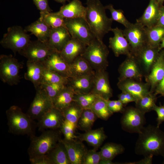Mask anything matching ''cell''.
<instances>
[{
    "label": "cell",
    "instance_id": "6",
    "mask_svg": "<svg viewBox=\"0 0 164 164\" xmlns=\"http://www.w3.org/2000/svg\"><path fill=\"white\" fill-rule=\"evenodd\" d=\"M21 26L9 27L3 35L0 43L4 48L11 50L14 53L19 52L30 42V36Z\"/></svg>",
    "mask_w": 164,
    "mask_h": 164
},
{
    "label": "cell",
    "instance_id": "7",
    "mask_svg": "<svg viewBox=\"0 0 164 164\" xmlns=\"http://www.w3.org/2000/svg\"><path fill=\"white\" fill-rule=\"evenodd\" d=\"M23 64L11 55L0 56V78L4 83L10 86L16 85L20 82V70Z\"/></svg>",
    "mask_w": 164,
    "mask_h": 164
},
{
    "label": "cell",
    "instance_id": "49",
    "mask_svg": "<svg viewBox=\"0 0 164 164\" xmlns=\"http://www.w3.org/2000/svg\"><path fill=\"white\" fill-rule=\"evenodd\" d=\"M156 25L164 26V5H163L160 8Z\"/></svg>",
    "mask_w": 164,
    "mask_h": 164
},
{
    "label": "cell",
    "instance_id": "48",
    "mask_svg": "<svg viewBox=\"0 0 164 164\" xmlns=\"http://www.w3.org/2000/svg\"><path fill=\"white\" fill-rule=\"evenodd\" d=\"M154 93L156 95L160 94L164 96V77L156 86Z\"/></svg>",
    "mask_w": 164,
    "mask_h": 164
},
{
    "label": "cell",
    "instance_id": "27",
    "mask_svg": "<svg viewBox=\"0 0 164 164\" xmlns=\"http://www.w3.org/2000/svg\"><path fill=\"white\" fill-rule=\"evenodd\" d=\"M94 75L69 78L67 85L72 88L75 94L91 93L93 87Z\"/></svg>",
    "mask_w": 164,
    "mask_h": 164
},
{
    "label": "cell",
    "instance_id": "4",
    "mask_svg": "<svg viewBox=\"0 0 164 164\" xmlns=\"http://www.w3.org/2000/svg\"><path fill=\"white\" fill-rule=\"evenodd\" d=\"M36 136H30V142L28 150L29 158L48 154L61 139V131L59 129H48Z\"/></svg>",
    "mask_w": 164,
    "mask_h": 164
},
{
    "label": "cell",
    "instance_id": "56",
    "mask_svg": "<svg viewBox=\"0 0 164 164\" xmlns=\"http://www.w3.org/2000/svg\"><path fill=\"white\" fill-rule=\"evenodd\" d=\"M160 6H162L163 5L164 2V0H154Z\"/></svg>",
    "mask_w": 164,
    "mask_h": 164
},
{
    "label": "cell",
    "instance_id": "26",
    "mask_svg": "<svg viewBox=\"0 0 164 164\" xmlns=\"http://www.w3.org/2000/svg\"><path fill=\"white\" fill-rule=\"evenodd\" d=\"M86 10V7L80 0H72L63 5L58 11L55 12L65 18L82 17L85 19Z\"/></svg>",
    "mask_w": 164,
    "mask_h": 164
},
{
    "label": "cell",
    "instance_id": "15",
    "mask_svg": "<svg viewBox=\"0 0 164 164\" xmlns=\"http://www.w3.org/2000/svg\"><path fill=\"white\" fill-rule=\"evenodd\" d=\"M65 119L62 111L53 106L38 120L37 125L41 132L59 129Z\"/></svg>",
    "mask_w": 164,
    "mask_h": 164
},
{
    "label": "cell",
    "instance_id": "46",
    "mask_svg": "<svg viewBox=\"0 0 164 164\" xmlns=\"http://www.w3.org/2000/svg\"><path fill=\"white\" fill-rule=\"evenodd\" d=\"M29 160L32 164H52L47 154L30 158Z\"/></svg>",
    "mask_w": 164,
    "mask_h": 164
},
{
    "label": "cell",
    "instance_id": "12",
    "mask_svg": "<svg viewBox=\"0 0 164 164\" xmlns=\"http://www.w3.org/2000/svg\"><path fill=\"white\" fill-rule=\"evenodd\" d=\"M54 50L46 43L38 39L29 43L19 52L28 60L43 62Z\"/></svg>",
    "mask_w": 164,
    "mask_h": 164
},
{
    "label": "cell",
    "instance_id": "10",
    "mask_svg": "<svg viewBox=\"0 0 164 164\" xmlns=\"http://www.w3.org/2000/svg\"><path fill=\"white\" fill-rule=\"evenodd\" d=\"M121 119L122 129L130 133H138L146 123L145 113L136 107L124 108Z\"/></svg>",
    "mask_w": 164,
    "mask_h": 164
},
{
    "label": "cell",
    "instance_id": "18",
    "mask_svg": "<svg viewBox=\"0 0 164 164\" xmlns=\"http://www.w3.org/2000/svg\"><path fill=\"white\" fill-rule=\"evenodd\" d=\"M111 31L114 36L109 39V46L114 55L116 57L121 55H132L129 43L124 35L122 30L117 27L112 28Z\"/></svg>",
    "mask_w": 164,
    "mask_h": 164
},
{
    "label": "cell",
    "instance_id": "19",
    "mask_svg": "<svg viewBox=\"0 0 164 164\" xmlns=\"http://www.w3.org/2000/svg\"><path fill=\"white\" fill-rule=\"evenodd\" d=\"M67 150L70 164H83L87 150L82 142L75 139H62Z\"/></svg>",
    "mask_w": 164,
    "mask_h": 164
},
{
    "label": "cell",
    "instance_id": "39",
    "mask_svg": "<svg viewBox=\"0 0 164 164\" xmlns=\"http://www.w3.org/2000/svg\"><path fill=\"white\" fill-rule=\"evenodd\" d=\"M40 17L51 28L65 27V18L55 12L40 13Z\"/></svg>",
    "mask_w": 164,
    "mask_h": 164
},
{
    "label": "cell",
    "instance_id": "47",
    "mask_svg": "<svg viewBox=\"0 0 164 164\" xmlns=\"http://www.w3.org/2000/svg\"><path fill=\"white\" fill-rule=\"evenodd\" d=\"M153 110L155 111L157 113V117L156 119V126L159 127L162 122H164V107L160 103L159 106L155 104L154 106Z\"/></svg>",
    "mask_w": 164,
    "mask_h": 164
},
{
    "label": "cell",
    "instance_id": "30",
    "mask_svg": "<svg viewBox=\"0 0 164 164\" xmlns=\"http://www.w3.org/2000/svg\"><path fill=\"white\" fill-rule=\"evenodd\" d=\"M50 27L40 17L36 21L26 26V32L34 35L37 39L46 43L51 30Z\"/></svg>",
    "mask_w": 164,
    "mask_h": 164
},
{
    "label": "cell",
    "instance_id": "34",
    "mask_svg": "<svg viewBox=\"0 0 164 164\" xmlns=\"http://www.w3.org/2000/svg\"><path fill=\"white\" fill-rule=\"evenodd\" d=\"M125 148L121 145L113 142L105 144L100 151L101 160H112L117 155L122 154Z\"/></svg>",
    "mask_w": 164,
    "mask_h": 164
},
{
    "label": "cell",
    "instance_id": "8",
    "mask_svg": "<svg viewBox=\"0 0 164 164\" xmlns=\"http://www.w3.org/2000/svg\"><path fill=\"white\" fill-rule=\"evenodd\" d=\"M122 31L129 43L131 55L135 56L147 44L145 27L136 22Z\"/></svg>",
    "mask_w": 164,
    "mask_h": 164
},
{
    "label": "cell",
    "instance_id": "3",
    "mask_svg": "<svg viewBox=\"0 0 164 164\" xmlns=\"http://www.w3.org/2000/svg\"><path fill=\"white\" fill-rule=\"evenodd\" d=\"M9 131L15 135H35L36 123L19 106L13 105L6 111Z\"/></svg>",
    "mask_w": 164,
    "mask_h": 164
},
{
    "label": "cell",
    "instance_id": "45",
    "mask_svg": "<svg viewBox=\"0 0 164 164\" xmlns=\"http://www.w3.org/2000/svg\"><path fill=\"white\" fill-rule=\"evenodd\" d=\"M40 13L51 12L52 10L49 7L48 0H32Z\"/></svg>",
    "mask_w": 164,
    "mask_h": 164
},
{
    "label": "cell",
    "instance_id": "5",
    "mask_svg": "<svg viewBox=\"0 0 164 164\" xmlns=\"http://www.w3.org/2000/svg\"><path fill=\"white\" fill-rule=\"evenodd\" d=\"M109 51L103 41L97 38L86 46L81 55L90 64L95 71L106 70L108 66Z\"/></svg>",
    "mask_w": 164,
    "mask_h": 164
},
{
    "label": "cell",
    "instance_id": "16",
    "mask_svg": "<svg viewBox=\"0 0 164 164\" xmlns=\"http://www.w3.org/2000/svg\"><path fill=\"white\" fill-rule=\"evenodd\" d=\"M91 93L106 100L109 99L112 96L108 74L105 70L95 72Z\"/></svg>",
    "mask_w": 164,
    "mask_h": 164
},
{
    "label": "cell",
    "instance_id": "21",
    "mask_svg": "<svg viewBox=\"0 0 164 164\" xmlns=\"http://www.w3.org/2000/svg\"><path fill=\"white\" fill-rule=\"evenodd\" d=\"M71 37L65 27L51 28L46 44L52 49L60 52Z\"/></svg>",
    "mask_w": 164,
    "mask_h": 164
},
{
    "label": "cell",
    "instance_id": "32",
    "mask_svg": "<svg viewBox=\"0 0 164 164\" xmlns=\"http://www.w3.org/2000/svg\"><path fill=\"white\" fill-rule=\"evenodd\" d=\"M47 154L52 164H70L67 150L62 139Z\"/></svg>",
    "mask_w": 164,
    "mask_h": 164
},
{
    "label": "cell",
    "instance_id": "20",
    "mask_svg": "<svg viewBox=\"0 0 164 164\" xmlns=\"http://www.w3.org/2000/svg\"><path fill=\"white\" fill-rule=\"evenodd\" d=\"M141 81L133 79L118 80L117 85L122 92H127L132 95L137 100L149 93L150 90L149 85ZM136 100V101H137Z\"/></svg>",
    "mask_w": 164,
    "mask_h": 164
},
{
    "label": "cell",
    "instance_id": "1",
    "mask_svg": "<svg viewBox=\"0 0 164 164\" xmlns=\"http://www.w3.org/2000/svg\"><path fill=\"white\" fill-rule=\"evenodd\" d=\"M138 134L135 152L144 157L164 155V132L157 126L144 127Z\"/></svg>",
    "mask_w": 164,
    "mask_h": 164
},
{
    "label": "cell",
    "instance_id": "33",
    "mask_svg": "<svg viewBox=\"0 0 164 164\" xmlns=\"http://www.w3.org/2000/svg\"><path fill=\"white\" fill-rule=\"evenodd\" d=\"M145 30L147 44L153 47H159L164 37V26L156 25L150 27H145Z\"/></svg>",
    "mask_w": 164,
    "mask_h": 164
},
{
    "label": "cell",
    "instance_id": "14",
    "mask_svg": "<svg viewBox=\"0 0 164 164\" xmlns=\"http://www.w3.org/2000/svg\"><path fill=\"white\" fill-rule=\"evenodd\" d=\"M127 56L119 67L118 80L133 79L141 81L143 74L135 58L132 55Z\"/></svg>",
    "mask_w": 164,
    "mask_h": 164
},
{
    "label": "cell",
    "instance_id": "37",
    "mask_svg": "<svg viewBox=\"0 0 164 164\" xmlns=\"http://www.w3.org/2000/svg\"><path fill=\"white\" fill-rule=\"evenodd\" d=\"M156 100V95L150 91L146 95L135 102V107L145 114L153 110Z\"/></svg>",
    "mask_w": 164,
    "mask_h": 164
},
{
    "label": "cell",
    "instance_id": "58",
    "mask_svg": "<svg viewBox=\"0 0 164 164\" xmlns=\"http://www.w3.org/2000/svg\"><path fill=\"white\" fill-rule=\"evenodd\" d=\"M54 0L59 3H64L66 2V1H68V0Z\"/></svg>",
    "mask_w": 164,
    "mask_h": 164
},
{
    "label": "cell",
    "instance_id": "43",
    "mask_svg": "<svg viewBox=\"0 0 164 164\" xmlns=\"http://www.w3.org/2000/svg\"><path fill=\"white\" fill-rule=\"evenodd\" d=\"M77 127L75 125L65 119L59 129L63 134L64 139L70 140L77 138L75 131Z\"/></svg>",
    "mask_w": 164,
    "mask_h": 164
},
{
    "label": "cell",
    "instance_id": "40",
    "mask_svg": "<svg viewBox=\"0 0 164 164\" xmlns=\"http://www.w3.org/2000/svg\"><path fill=\"white\" fill-rule=\"evenodd\" d=\"M69 79V78L63 77L46 68L43 74L42 83L60 84L67 85Z\"/></svg>",
    "mask_w": 164,
    "mask_h": 164
},
{
    "label": "cell",
    "instance_id": "38",
    "mask_svg": "<svg viewBox=\"0 0 164 164\" xmlns=\"http://www.w3.org/2000/svg\"><path fill=\"white\" fill-rule=\"evenodd\" d=\"M83 109L73 101L62 111L65 120L77 126V123Z\"/></svg>",
    "mask_w": 164,
    "mask_h": 164
},
{
    "label": "cell",
    "instance_id": "35",
    "mask_svg": "<svg viewBox=\"0 0 164 164\" xmlns=\"http://www.w3.org/2000/svg\"><path fill=\"white\" fill-rule=\"evenodd\" d=\"M90 108L97 118L104 120H107L113 114L108 108L106 100L98 96Z\"/></svg>",
    "mask_w": 164,
    "mask_h": 164
},
{
    "label": "cell",
    "instance_id": "31",
    "mask_svg": "<svg viewBox=\"0 0 164 164\" xmlns=\"http://www.w3.org/2000/svg\"><path fill=\"white\" fill-rule=\"evenodd\" d=\"M75 94L72 88L67 85L53 101V106L62 111L73 102Z\"/></svg>",
    "mask_w": 164,
    "mask_h": 164
},
{
    "label": "cell",
    "instance_id": "11",
    "mask_svg": "<svg viewBox=\"0 0 164 164\" xmlns=\"http://www.w3.org/2000/svg\"><path fill=\"white\" fill-rule=\"evenodd\" d=\"M27 114L33 120H39L53 107L52 101L44 91L39 87Z\"/></svg>",
    "mask_w": 164,
    "mask_h": 164
},
{
    "label": "cell",
    "instance_id": "25",
    "mask_svg": "<svg viewBox=\"0 0 164 164\" xmlns=\"http://www.w3.org/2000/svg\"><path fill=\"white\" fill-rule=\"evenodd\" d=\"M161 6L154 0H150L142 15L136 20V22L147 27L156 25Z\"/></svg>",
    "mask_w": 164,
    "mask_h": 164
},
{
    "label": "cell",
    "instance_id": "36",
    "mask_svg": "<svg viewBox=\"0 0 164 164\" xmlns=\"http://www.w3.org/2000/svg\"><path fill=\"white\" fill-rule=\"evenodd\" d=\"M97 118L91 108H83L78 120L77 127L85 132L91 130Z\"/></svg>",
    "mask_w": 164,
    "mask_h": 164
},
{
    "label": "cell",
    "instance_id": "50",
    "mask_svg": "<svg viewBox=\"0 0 164 164\" xmlns=\"http://www.w3.org/2000/svg\"><path fill=\"white\" fill-rule=\"evenodd\" d=\"M108 108L112 113L117 112L115 100H106Z\"/></svg>",
    "mask_w": 164,
    "mask_h": 164
},
{
    "label": "cell",
    "instance_id": "52",
    "mask_svg": "<svg viewBox=\"0 0 164 164\" xmlns=\"http://www.w3.org/2000/svg\"><path fill=\"white\" fill-rule=\"evenodd\" d=\"M115 101L117 112H122L124 109V104L118 99Z\"/></svg>",
    "mask_w": 164,
    "mask_h": 164
},
{
    "label": "cell",
    "instance_id": "9",
    "mask_svg": "<svg viewBox=\"0 0 164 164\" xmlns=\"http://www.w3.org/2000/svg\"><path fill=\"white\" fill-rule=\"evenodd\" d=\"M65 26L71 37L86 46L96 39L84 18H65Z\"/></svg>",
    "mask_w": 164,
    "mask_h": 164
},
{
    "label": "cell",
    "instance_id": "60",
    "mask_svg": "<svg viewBox=\"0 0 164 164\" xmlns=\"http://www.w3.org/2000/svg\"><path fill=\"white\" fill-rule=\"evenodd\" d=\"M163 106H164V104H163Z\"/></svg>",
    "mask_w": 164,
    "mask_h": 164
},
{
    "label": "cell",
    "instance_id": "59",
    "mask_svg": "<svg viewBox=\"0 0 164 164\" xmlns=\"http://www.w3.org/2000/svg\"><path fill=\"white\" fill-rule=\"evenodd\" d=\"M163 157V158H164V160H163V162L162 163L164 164V155Z\"/></svg>",
    "mask_w": 164,
    "mask_h": 164
},
{
    "label": "cell",
    "instance_id": "55",
    "mask_svg": "<svg viewBox=\"0 0 164 164\" xmlns=\"http://www.w3.org/2000/svg\"><path fill=\"white\" fill-rule=\"evenodd\" d=\"M115 164L112 162V160H101L99 164Z\"/></svg>",
    "mask_w": 164,
    "mask_h": 164
},
{
    "label": "cell",
    "instance_id": "57",
    "mask_svg": "<svg viewBox=\"0 0 164 164\" xmlns=\"http://www.w3.org/2000/svg\"><path fill=\"white\" fill-rule=\"evenodd\" d=\"M160 48L161 50L164 49V37L162 40L160 45Z\"/></svg>",
    "mask_w": 164,
    "mask_h": 164
},
{
    "label": "cell",
    "instance_id": "51",
    "mask_svg": "<svg viewBox=\"0 0 164 164\" xmlns=\"http://www.w3.org/2000/svg\"><path fill=\"white\" fill-rule=\"evenodd\" d=\"M153 157L152 155L144 157V159L134 164H152Z\"/></svg>",
    "mask_w": 164,
    "mask_h": 164
},
{
    "label": "cell",
    "instance_id": "2",
    "mask_svg": "<svg viewBox=\"0 0 164 164\" xmlns=\"http://www.w3.org/2000/svg\"><path fill=\"white\" fill-rule=\"evenodd\" d=\"M85 19L96 38L102 41L111 31L113 21L107 16L105 6L99 0H87Z\"/></svg>",
    "mask_w": 164,
    "mask_h": 164
},
{
    "label": "cell",
    "instance_id": "28",
    "mask_svg": "<svg viewBox=\"0 0 164 164\" xmlns=\"http://www.w3.org/2000/svg\"><path fill=\"white\" fill-rule=\"evenodd\" d=\"M107 138L104 128L101 127L85 132L77 136V138L82 142H86L97 150Z\"/></svg>",
    "mask_w": 164,
    "mask_h": 164
},
{
    "label": "cell",
    "instance_id": "13",
    "mask_svg": "<svg viewBox=\"0 0 164 164\" xmlns=\"http://www.w3.org/2000/svg\"><path fill=\"white\" fill-rule=\"evenodd\" d=\"M161 50L159 47H153L147 44L135 56L145 76L150 72Z\"/></svg>",
    "mask_w": 164,
    "mask_h": 164
},
{
    "label": "cell",
    "instance_id": "42",
    "mask_svg": "<svg viewBox=\"0 0 164 164\" xmlns=\"http://www.w3.org/2000/svg\"><path fill=\"white\" fill-rule=\"evenodd\" d=\"M66 85L60 84L42 83L39 87L53 101L56 97Z\"/></svg>",
    "mask_w": 164,
    "mask_h": 164
},
{
    "label": "cell",
    "instance_id": "23",
    "mask_svg": "<svg viewBox=\"0 0 164 164\" xmlns=\"http://www.w3.org/2000/svg\"><path fill=\"white\" fill-rule=\"evenodd\" d=\"M164 77V49L160 51L158 57L149 73L145 76L146 83L154 93L155 88Z\"/></svg>",
    "mask_w": 164,
    "mask_h": 164
},
{
    "label": "cell",
    "instance_id": "24",
    "mask_svg": "<svg viewBox=\"0 0 164 164\" xmlns=\"http://www.w3.org/2000/svg\"><path fill=\"white\" fill-rule=\"evenodd\" d=\"M27 70L24 78L32 82L36 89L41 84L46 67L43 62L27 60Z\"/></svg>",
    "mask_w": 164,
    "mask_h": 164
},
{
    "label": "cell",
    "instance_id": "29",
    "mask_svg": "<svg viewBox=\"0 0 164 164\" xmlns=\"http://www.w3.org/2000/svg\"><path fill=\"white\" fill-rule=\"evenodd\" d=\"M70 64V78L94 75L95 73L89 63L81 56H78Z\"/></svg>",
    "mask_w": 164,
    "mask_h": 164
},
{
    "label": "cell",
    "instance_id": "41",
    "mask_svg": "<svg viewBox=\"0 0 164 164\" xmlns=\"http://www.w3.org/2000/svg\"><path fill=\"white\" fill-rule=\"evenodd\" d=\"M105 9L109 10L113 21H116L123 25L125 28L129 26L131 24L125 17L124 12L121 9H116L112 4L105 6Z\"/></svg>",
    "mask_w": 164,
    "mask_h": 164
},
{
    "label": "cell",
    "instance_id": "17",
    "mask_svg": "<svg viewBox=\"0 0 164 164\" xmlns=\"http://www.w3.org/2000/svg\"><path fill=\"white\" fill-rule=\"evenodd\" d=\"M43 63L46 69L63 77H71L70 64L63 58L60 52L54 51Z\"/></svg>",
    "mask_w": 164,
    "mask_h": 164
},
{
    "label": "cell",
    "instance_id": "53",
    "mask_svg": "<svg viewBox=\"0 0 164 164\" xmlns=\"http://www.w3.org/2000/svg\"><path fill=\"white\" fill-rule=\"evenodd\" d=\"M123 92L125 93L126 99L128 103L132 102H135L136 101V98L132 94L127 92Z\"/></svg>",
    "mask_w": 164,
    "mask_h": 164
},
{
    "label": "cell",
    "instance_id": "44",
    "mask_svg": "<svg viewBox=\"0 0 164 164\" xmlns=\"http://www.w3.org/2000/svg\"><path fill=\"white\" fill-rule=\"evenodd\" d=\"M101 160L100 151L93 149L87 150L84 157L83 164H99Z\"/></svg>",
    "mask_w": 164,
    "mask_h": 164
},
{
    "label": "cell",
    "instance_id": "22",
    "mask_svg": "<svg viewBox=\"0 0 164 164\" xmlns=\"http://www.w3.org/2000/svg\"><path fill=\"white\" fill-rule=\"evenodd\" d=\"M87 46L78 39L71 37L60 53L63 58L70 64L83 54Z\"/></svg>",
    "mask_w": 164,
    "mask_h": 164
},
{
    "label": "cell",
    "instance_id": "54",
    "mask_svg": "<svg viewBox=\"0 0 164 164\" xmlns=\"http://www.w3.org/2000/svg\"><path fill=\"white\" fill-rule=\"evenodd\" d=\"M118 100L120 101L124 105H125L128 103L126 101L124 92H122L121 93L118 95Z\"/></svg>",
    "mask_w": 164,
    "mask_h": 164
}]
</instances>
